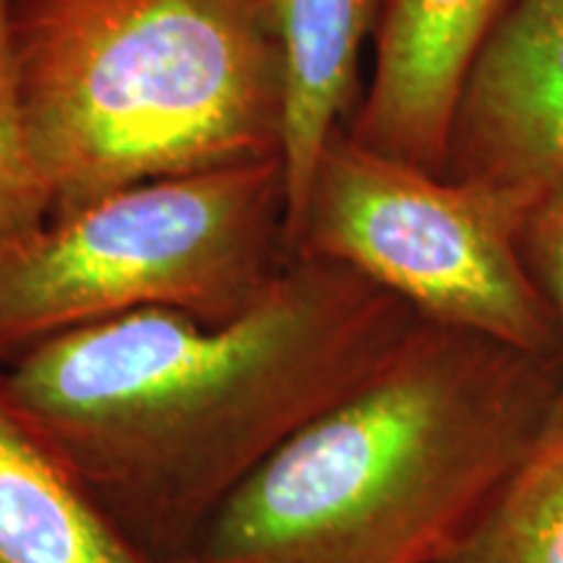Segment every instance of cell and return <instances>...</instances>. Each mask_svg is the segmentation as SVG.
I'll list each match as a JSON object with an SVG mask.
<instances>
[{"label":"cell","mask_w":563,"mask_h":563,"mask_svg":"<svg viewBox=\"0 0 563 563\" xmlns=\"http://www.w3.org/2000/svg\"><path fill=\"white\" fill-rule=\"evenodd\" d=\"M519 251L532 282L559 319L563 363V167L545 183L527 211Z\"/></svg>","instance_id":"7c38bea8"},{"label":"cell","mask_w":563,"mask_h":563,"mask_svg":"<svg viewBox=\"0 0 563 563\" xmlns=\"http://www.w3.org/2000/svg\"><path fill=\"white\" fill-rule=\"evenodd\" d=\"M290 262L282 157L136 183L0 262V363L144 308L232 321Z\"/></svg>","instance_id":"277c9868"},{"label":"cell","mask_w":563,"mask_h":563,"mask_svg":"<svg viewBox=\"0 0 563 563\" xmlns=\"http://www.w3.org/2000/svg\"><path fill=\"white\" fill-rule=\"evenodd\" d=\"M561 407V357L420 319L222 506L188 559L441 563Z\"/></svg>","instance_id":"7a4b0ae2"},{"label":"cell","mask_w":563,"mask_h":563,"mask_svg":"<svg viewBox=\"0 0 563 563\" xmlns=\"http://www.w3.org/2000/svg\"><path fill=\"white\" fill-rule=\"evenodd\" d=\"M11 40L51 220L136 183L282 157L274 0H13Z\"/></svg>","instance_id":"3957f363"},{"label":"cell","mask_w":563,"mask_h":563,"mask_svg":"<svg viewBox=\"0 0 563 563\" xmlns=\"http://www.w3.org/2000/svg\"><path fill=\"white\" fill-rule=\"evenodd\" d=\"M563 167V0H517L456 100L443 178L540 194Z\"/></svg>","instance_id":"8992f818"},{"label":"cell","mask_w":563,"mask_h":563,"mask_svg":"<svg viewBox=\"0 0 563 563\" xmlns=\"http://www.w3.org/2000/svg\"><path fill=\"white\" fill-rule=\"evenodd\" d=\"M441 563H563V407Z\"/></svg>","instance_id":"30bf717a"},{"label":"cell","mask_w":563,"mask_h":563,"mask_svg":"<svg viewBox=\"0 0 563 563\" xmlns=\"http://www.w3.org/2000/svg\"><path fill=\"white\" fill-rule=\"evenodd\" d=\"M538 194L452 180L336 129L287 220L290 253L350 266L420 319L561 357V327L522 262Z\"/></svg>","instance_id":"5b68a950"},{"label":"cell","mask_w":563,"mask_h":563,"mask_svg":"<svg viewBox=\"0 0 563 563\" xmlns=\"http://www.w3.org/2000/svg\"><path fill=\"white\" fill-rule=\"evenodd\" d=\"M0 563H154L104 517L0 363Z\"/></svg>","instance_id":"ba28073f"},{"label":"cell","mask_w":563,"mask_h":563,"mask_svg":"<svg viewBox=\"0 0 563 563\" xmlns=\"http://www.w3.org/2000/svg\"><path fill=\"white\" fill-rule=\"evenodd\" d=\"M517 0H389L373 37V74L352 139L443 175L452 115L467 70Z\"/></svg>","instance_id":"52a82bcc"},{"label":"cell","mask_w":563,"mask_h":563,"mask_svg":"<svg viewBox=\"0 0 563 563\" xmlns=\"http://www.w3.org/2000/svg\"><path fill=\"white\" fill-rule=\"evenodd\" d=\"M13 0H0V262L51 222V199L34 167L11 40Z\"/></svg>","instance_id":"8fae6325"},{"label":"cell","mask_w":563,"mask_h":563,"mask_svg":"<svg viewBox=\"0 0 563 563\" xmlns=\"http://www.w3.org/2000/svg\"><path fill=\"white\" fill-rule=\"evenodd\" d=\"M386 5L389 0H274L287 58V220L329 136L350 123L363 100V51Z\"/></svg>","instance_id":"9c48e42d"},{"label":"cell","mask_w":563,"mask_h":563,"mask_svg":"<svg viewBox=\"0 0 563 563\" xmlns=\"http://www.w3.org/2000/svg\"><path fill=\"white\" fill-rule=\"evenodd\" d=\"M175 563H203L199 559H183V561H175Z\"/></svg>","instance_id":"4fadbf2b"},{"label":"cell","mask_w":563,"mask_h":563,"mask_svg":"<svg viewBox=\"0 0 563 563\" xmlns=\"http://www.w3.org/2000/svg\"><path fill=\"white\" fill-rule=\"evenodd\" d=\"M418 321L350 266L292 256L238 319L144 308L34 344L9 376L115 530L150 561L175 563Z\"/></svg>","instance_id":"6da1fadb"}]
</instances>
